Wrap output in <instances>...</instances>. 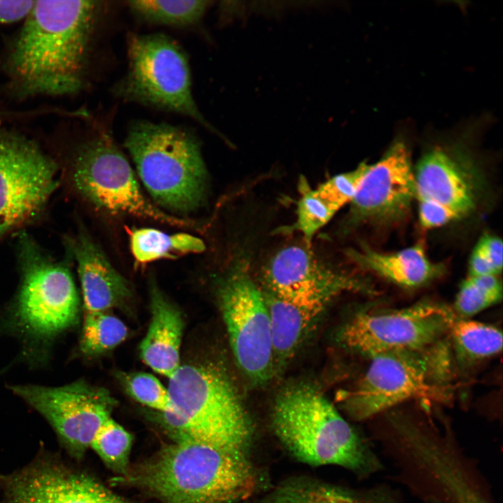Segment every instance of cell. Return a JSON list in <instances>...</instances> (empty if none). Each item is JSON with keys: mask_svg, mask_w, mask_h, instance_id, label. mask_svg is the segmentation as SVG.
<instances>
[{"mask_svg": "<svg viewBox=\"0 0 503 503\" xmlns=\"http://www.w3.org/2000/svg\"><path fill=\"white\" fill-rule=\"evenodd\" d=\"M99 3L34 1L3 64L15 96H61L83 88Z\"/></svg>", "mask_w": 503, "mask_h": 503, "instance_id": "1", "label": "cell"}, {"mask_svg": "<svg viewBox=\"0 0 503 503\" xmlns=\"http://www.w3.org/2000/svg\"><path fill=\"white\" fill-rule=\"evenodd\" d=\"M376 433L402 482L428 503H494L475 466L449 431L400 415Z\"/></svg>", "mask_w": 503, "mask_h": 503, "instance_id": "2", "label": "cell"}, {"mask_svg": "<svg viewBox=\"0 0 503 503\" xmlns=\"http://www.w3.org/2000/svg\"><path fill=\"white\" fill-rule=\"evenodd\" d=\"M163 503H232L255 490L256 477L242 453L177 437L133 479Z\"/></svg>", "mask_w": 503, "mask_h": 503, "instance_id": "3", "label": "cell"}, {"mask_svg": "<svg viewBox=\"0 0 503 503\" xmlns=\"http://www.w3.org/2000/svg\"><path fill=\"white\" fill-rule=\"evenodd\" d=\"M272 423L284 446L305 462L339 465L363 476L382 469L367 442L311 386L297 384L280 392Z\"/></svg>", "mask_w": 503, "mask_h": 503, "instance_id": "4", "label": "cell"}, {"mask_svg": "<svg viewBox=\"0 0 503 503\" xmlns=\"http://www.w3.org/2000/svg\"><path fill=\"white\" fill-rule=\"evenodd\" d=\"M124 146L159 208L184 215L204 204L208 174L200 143L190 131L140 121L129 129Z\"/></svg>", "mask_w": 503, "mask_h": 503, "instance_id": "5", "label": "cell"}, {"mask_svg": "<svg viewBox=\"0 0 503 503\" xmlns=\"http://www.w3.org/2000/svg\"><path fill=\"white\" fill-rule=\"evenodd\" d=\"M170 414H161L177 437L244 453L252 424L226 374L207 362L181 365L168 379Z\"/></svg>", "mask_w": 503, "mask_h": 503, "instance_id": "6", "label": "cell"}, {"mask_svg": "<svg viewBox=\"0 0 503 503\" xmlns=\"http://www.w3.org/2000/svg\"><path fill=\"white\" fill-rule=\"evenodd\" d=\"M17 240L20 282L7 325L32 344L50 343L78 322L75 283L68 261L50 256L27 233Z\"/></svg>", "mask_w": 503, "mask_h": 503, "instance_id": "7", "label": "cell"}, {"mask_svg": "<svg viewBox=\"0 0 503 503\" xmlns=\"http://www.w3.org/2000/svg\"><path fill=\"white\" fill-rule=\"evenodd\" d=\"M449 346L443 340L421 350L374 356L365 374L342 399L354 419L377 416L411 399L442 401L451 374Z\"/></svg>", "mask_w": 503, "mask_h": 503, "instance_id": "8", "label": "cell"}, {"mask_svg": "<svg viewBox=\"0 0 503 503\" xmlns=\"http://www.w3.org/2000/svg\"><path fill=\"white\" fill-rule=\"evenodd\" d=\"M127 50V72L112 88L116 96L187 116L217 132L196 103L188 59L177 43L162 34H133Z\"/></svg>", "mask_w": 503, "mask_h": 503, "instance_id": "9", "label": "cell"}, {"mask_svg": "<svg viewBox=\"0 0 503 503\" xmlns=\"http://www.w3.org/2000/svg\"><path fill=\"white\" fill-rule=\"evenodd\" d=\"M73 182L86 201L108 214L179 228L196 226L194 221L166 213L145 195L129 161L107 133L98 134L78 150Z\"/></svg>", "mask_w": 503, "mask_h": 503, "instance_id": "10", "label": "cell"}, {"mask_svg": "<svg viewBox=\"0 0 503 503\" xmlns=\"http://www.w3.org/2000/svg\"><path fill=\"white\" fill-rule=\"evenodd\" d=\"M455 317L450 308L430 300L401 309L365 310L344 325L339 338L347 349L370 358L421 350L443 340Z\"/></svg>", "mask_w": 503, "mask_h": 503, "instance_id": "11", "label": "cell"}, {"mask_svg": "<svg viewBox=\"0 0 503 503\" xmlns=\"http://www.w3.org/2000/svg\"><path fill=\"white\" fill-rule=\"evenodd\" d=\"M218 300L238 365L253 383H265L274 370L270 319L245 266L235 265L224 278Z\"/></svg>", "mask_w": 503, "mask_h": 503, "instance_id": "12", "label": "cell"}, {"mask_svg": "<svg viewBox=\"0 0 503 503\" xmlns=\"http://www.w3.org/2000/svg\"><path fill=\"white\" fill-rule=\"evenodd\" d=\"M57 172L34 140L0 129V238L41 212L59 185Z\"/></svg>", "mask_w": 503, "mask_h": 503, "instance_id": "13", "label": "cell"}, {"mask_svg": "<svg viewBox=\"0 0 503 503\" xmlns=\"http://www.w3.org/2000/svg\"><path fill=\"white\" fill-rule=\"evenodd\" d=\"M50 423L71 453L82 454L109 418L116 400L105 388L77 381L60 387L11 386Z\"/></svg>", "mask_w": 503, "mask_h": 503, "instance_id": "14", "label": "cell"}, {"mask_svg": "<svg viewBox=\"0 0 503 503\" xmlns=\"http://www.w3.org/2000/svg\"><path fill=\"white\" fill-rule=\"evenodd\" d=\"M264 280L266 291L298 304L326 306L344 292L374 293L361 279L332 268L309 248L298 245L284 247L271 258Z\"/></svg>", "mask_w": 503, "mask_h": 503, "instance_id": "15", "label": "cell"}, {"mask_svg": "<svg viewBox=\"0 0 503 503\" xmlns=\"http://www.w3.org/2000/svg\"><path fill=\"white\" fill-rule=\"evenodd\" d=\"M416 197L414 172L407 145L395 140L369 168L351 202L353 224L388 222L402 218Z\"/></svg>", "mask_w": 503, "mask_h": 503, "instance_id": "16", "label": "cell"}, {"mask_svg": "<svg viewBox=\"0 0 503 503\" xmlns=\"http://www.w3.org/2000/svg\"><path fill=\"white\" fill-rule=\"evenodd\" d=\"M8 503H129L92 478L42 464L4 480Z\"/></svg>", "mask_w": 503, "mask_h": 503, "instance_id": "17", "label": "cell"}, {"mask_svg": "<svg viewBox=\"0 0 503 503\" xmlns=\"http://www.w3.org/2000/svg\"><path fill=\"white\" fill-rule=\"evenodd\" d=\"M462 145L432 147L422 156L414 173L417 199L438 202L462 217L474 210L476 201L471 160Z\"/></svg>", "mask_w": 503, "mask_h": 503, "instance_id": "18", "label": "cell"}, {"mask_svg": "<svg viewBox=\"0 0 503 503\" xmlns=\"http://www.w3.org/2000/svg\"><path fill=\"white\" fill-rule=\"evenodd\" d=\"M65 246L68 256L77 264L86 313L107 312L132 297L128 280L85 230L66 236Z\"/></svg>", "mask_w": 503, "mask_h": 503, "instance_id": "19", "label": "cell"}, {"mask_svg": "<svg viewBox=\"0 0 503 503\" xmlns=\"http://www.w3.org/2000/svg\"><path fill=\"white\" fill-rule=\"evenodd\" d=\"M151 320L140 344L143 362L169 379L180 367L184 320L180 310L155 284L150 286Z\"/></svg>", "mask_w": 503, "mask_h": 503, "instance_id": "20", "label": "cell"}, {"mask_svg": "<svg viewBox=\"0 0 503 503\" xmlns=\"http://www.w3.org/2000/svg\"><path fill=\"white\" fill-rule=\"evenodd\" d=\"M349 257L360 267L397 285L414 288L437 277L444 268L428 258L421 243L393 253H381L368 247L347 252Z\"/></svg>", "mask_w": 503, "mask_h": 503, "instance_id": "21", "label": "cell"}, {"mask_svg": "<svg viewBox=\"0 0 503 503\" xmlns=\"http://www.w3.org/2000/svg\"><path fill=\"white\" fill-rule=\"evenodd\" d=\"M268 309L274 366H284L296 351L326 305L298 304L263 292Z\"/></svg>", "mask_w": 503, "mask_h": 503, "instance_id": "22", "label": "cell"}, {"mask_svg": "<svg viewBox=\"0 0 503 503\" xmlns=\"http://www.w3.org/2000/svg\"><path fill=\"white\" fill-rule=\"evenodd\" d=\"M264 503H400L396 490L378 485L355 493L316 483H292L273 492Z\"/></svg>", "mask_w": 503, "mask_h": 503, "instance_id": "23", "label": "cell"}, {"mask_svg": "<svg viewBox=\"0 0 503 503\" xmlns=\"http://www.w3.org/2000/svg\"><path fill=\"white\" fill-rule=\"evenodd\" d=\"M128 233L131 252L140 265L201 253L205 249L201 238L184 232L167 233L154 228L134 227Z\"/></svg>", "mask_w": 503, "mask_h": 503, "instance_id": "24", "label": "cell"}, {"mask_svg": "<svg viewBox=\"0 0 503 503\" xmlns=\"http://www.w3.org/2000/svg\"><path fill=\"white\" fill-rule=\"evenodd\" d=\"M449 335L454 354L462 365L476 363L502 351V331L490 324L455 315Z\"/></svg>", "mask_w": 503, "mask_h": 503, "instance_id": "25", "label": "cell"}, {"mask_svg": "<svg viewBox=\"0 0 503 503\" xmlns=\"http://www.w3.org/2000/svg\"><path fill=\"white\" fill-rule=\"evenodd\" d=\"M211 3L203 0L127 1L130 10L141 20L173 27H187L199 22Z\"/></svg>", "mask_w": 503, "mask_h": 503, "instance_id": "26", "label": "cell"}, {"mask_svg": "<svg viewBox=\"0 0 503 503\" xmlns=\"http://www.w3.org/2000/svg\"><path fill=\"white\" fill-rule=\"evenodd\" d=\"M127 336V327L117 317L106 312L85 313L80 349L88 356L99 355L119 345Z\"/></svg>", "mask_w": 503, "mask_h": 503, "instance_id": "27", "label": "cell"}, {"mask_svg": "<svg viewBox=\"0 0 503 503\" xmlns=\"http://www.w3.org/2000/svg\"><path fill=\"white\" fill-rule=\"evenodd\" d=\"M502 296V284L496 275H468L459 288L453 312L459 318L469 319L499 302Z\"/></svg>", "mask_w": 503, "mask_h": 503, "instance_id": "28", "label": "cell"}, {"mask_svg": "<svg viewBox=\"0 0 503 503\" xmlns=\"http://www.w3.org/2000/svg\"><path fill=\"white\" fill-rule=\"evenodd\" d=\"M131 446L130 433L112 418L101 426L90 446L108 467L119 472L126 469Z\"/></svg>", "mask_w": 503, "mask_h": 503, "instance_id": "29", "label": "cell"}, {"mask_svg": "<svg viewBox=\"0 0 503 503\" xmlns=\"http://www.w3.org/2000/svg\"><path fill=\"white\" fill-rule=\"evenodd\" d=\"M121 380L129 395L139 403L161 414L172 412L168 388L154 375L146 372L129 373L122 375Z\"/></svg>", "mask_w": 503, "mask_h": 503, "instance_id": "30", "label": "cell"}, {"mask_svg": "<svg viewBox=\"0 0 503 503\" xmlns=\"http://www.w3.org/2000/svg\"><path fill=\"white\" fill-rule=\"evenodd\" d=\"M337 211L323 201L314 189L306 188L297 204L294 228L310 242L315 233L328 224Z\"/></svg>", "mask_w": 503, "mask_h": 503, "instance_id": "31", "label": "cell"}, {"mask_svg": "<svg viewBox=\"0 0 503 503\" xmlns=\"http://www.w3.org/2000/svg\"><path fill=\"white\" fill-rule=\"evenodd\" d=\"M369 165L362 162L351 171L330 177L314 189L316 194L326 203L339 210L352 201Z\"/></svg>", "mask_w": 503, "mask_h": 503, "instance_id": "32", "label": "cell"}, {"mask_svg": "<svg viewBox=\"0 0 503 503\" xmlns=\"http://www.w3.org/2000/svg\"><path fill=\"white\" fill-rule=\"evenodd\" d=\"M418 214L421 226L425 228L442 226L462 217L454 210L429 199H418Z\"/></svg>", "mask_w": 503, "mask_h": 503, "instance_id": "33", "label": "cell"}, {"mask_svg": "<svg viewBox=\"0 0 503 503\" xmlns=\"http://www.w3.org/2000/svg\"><path fill=\"white\" fill-rule=\"evenodd\" d=\"M476 247L490 261L497 273L502 268V242L498 237L486 233L483 235Z\"/></svg>", "mask_w": 503, "mask_h": 503, "instance_id": "34", "label": "cell"}, {"mask_svg": "<svg viewBox=\"0 0 503 503\" xmlns=\"http://www.w3.org/2000/svg\"><path fill=\"white\" fill-rule=\"evenodd\" d=\"M34 3V1H0V24L12 23L24 20Z\"/></svg>", "mask_w": 503, "mask_h": 503, "instance_id": "35", "label": "cell"}, {"mask_svg": "<svg viewBox=\"0 0 503 503\" xmlns=\"http://www.w3.org/2000/svg\"><path fill=\"white\" fill-rule=\"evenodd\" d=\"M497 273L490 261L475 247L469 263V276L496 275Z\"/></svg>", "mask_w": 503, "mask_h": 503, "instance_id": "36", "label": "cell"}]
</instances>
